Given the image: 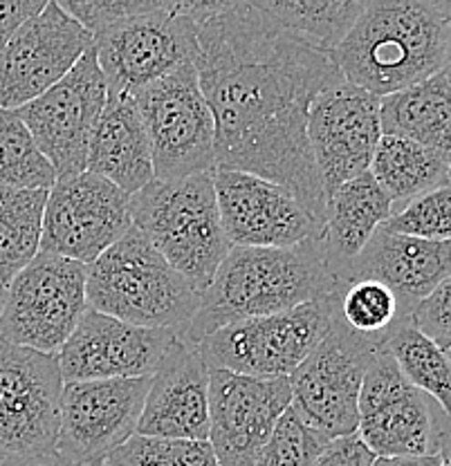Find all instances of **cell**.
<instances>
[{
    "mask_svg": "<svg viewBox=\"0 0 451 466\" xmlns=\"http://www.w3.org/2000/svg\"><path fill=\"white\" fill-rule=\"evenodd\" d=\"M196 46L193 66L216 121V168L281 184L326 225L308 110L319 92L343 79L333 55L281 32L241 0L196 23Z\"/></svg>",
    "mask_w": 451,
    "mask_h": 466,
    "instance_id": "6da1fadb",
    "label": "cell"
},
{
    "mask_svg": "<svg viewBox=\"0 0 451 466\" xmlns=\"http://www.w3.org/2000/svg\"><path fill=\"white\" fill-rule=\"evenodd\" d=\"M337 291L322 238L297 247H231L211 285L200 294V309L180 329V339L200 346L216 329L241 320L274 317Z\"/></svg>",
    "mask_w": 451,
    "mask_h": 466,
    "instance_id": "7a4b0ae2",
    "label": "cell"
},
{
    "mask_svg": "<svg viewBox=\"0 0 451 466\" xmlns=\"http://www.w3.org/2000/svg\"><path fill=\"white\" fill-rule=\"evenodd\" d=\"M447 27L436 0H368L333 61L343 81L384 99L443 70Z\"/></svg>",
    "mask_w": 451,
    "mask_h": 466,
    "instance_id": "3957f363",
    "label": "cell"
},
{
    "mask_svg": "<svg viewBox=\"0 0 451 466\" xmlns=\"http://www.w3.org/2000/svg\"><path fill=\"white\" fill-rule=\"evenodd\" d=\"M86 299L106 317L176 332L200 309V294L135 227L86 265Z\"/></svg>",
    "mask_w": 451,
    "mask_h": 466,
    "instance_id": "277c9868",
    "label": "cell"
},
{
    "mask_svg": "<svg viewBox=\"0 0 451 466\" xmlns=\"http://www.w3.org/2000/svg\"><path fill=\"white\" fill-rule=\"evenodd\" d=\"M133 227L198 294L211 285L231 242L222 229L213 173L153 179L128 202Z\"/></svg>",
    "mask_w": 451,
    "mask_h": 466,
    "instance_id": "5b68a950",
    "label": "cell"
},
{
    "mask_svg": "<svg viewBox=\"0 0 451 466\" xmlns=\"http://www.w3.org/2000/svg\"><path fill=\"white\" fill-rule=\"evenodd\" d=\"M153 150L155 179L216 171V121L193 63L133 95Z\"/></svg>",
    "mask_w": 451,
    "mask_h": 466,
    "instance_id": "8992f818",
    "label": "cell"
},
{
    "mask_svg": "<svg viewBox=\"0 0 451 466\" xmlns=\"http://www.w3.org/2000/svg\"><path fill=\"white\" fill-rule=\"evenodd\" d=\"M333 328V296L290 312L231 323L200 343L210 370L281 379L290 377L328 337Z\"/></svg>",
    "mask_w": 451,
    "mask_h": 466,
    "instance_id": "52a82bcc",
    "label": "cell"
},
{
    "mask_svg": "<svg viewBox=\"0 0 451 466\" xmlns=\"http://www.w3.org/2000/svg\"><path fill=\"white\" fill-rule=\"evenodd\" d=\"M86 312V265L41 251L7 285L0 339L59 354Z\"/></svg>",
    "mask_w": 451,
    "mask_h": 466,
    "instance_id": "ba28073f",
    "label": "cell"
},
{
    "mask_svg": "<svg viewBox=\"0 0 451 466\" xmlns=\"http://www.w3.org/2000/svg\"><path fill=\"white\" fill-rule=\"evenodd\" d=\"M451 417L429 395L406 381L389 350L368 366L360 395L357 437L375 458L438 455Z\"/></svg>",
    "mask_w": 451,
    "mask_h": 466,
    "instance_id": "9c48e42d",
    "label": "cell"
},
{
    "mask_svg": "<svg viewBox=\"0 0 451 466\" xmlns=\"http://www.w3.org/2000/svg\"><path fill=\"white\" fill-rule=\"evenodd\" d=\"M97 63L108 92L135 95L196 61V21L182 3L164 0L155 12L135 14L95 34Z\"/></svg>",
    "mask_w": 451,
    "mask_h": 466,
    "instance_id": "30bf717a",
    "label": "cell"
},
{
    "mask_svg": "<svg viewBox=\"0 0 451 466\" xmlns=\"http://www.w3.org/2000/svg\"><path fill=\"white\" fill-rule=\"evenodd\" d=\"M106 99L108 86L92 46L59 84L16 110L56 179L88 171L90 139Z\"/></svg>",
    "mask_w": 451,
    "mask_h": 466,
    "instance_id": "8fae6325",
    "label": "cell"
},
{
    "mask_svg": "<svg viewBox=\"0 0 451 466\" xmlns=\"http://www.w3.org/2000/svg\"><path fill=\"white\" fill-rule=\"evenodd\" d=\"M61 390L56 354L0 339V462L56 449Z\"/></svg>",
    "mask_w": 451,
    "mask_h": 466,
    "instance_id": "7c38bea8",
    "label": "cell"
},
{
    "mask_svg": "<svg viewBox=\"0 0 451 466\" xmlns=\"http://www.w3.org/2000/svg\"><path fill=\"white\" fill-rule=\"evenodd\" d=\"M126 196L101 175L59 177L47 191L41 251L90 265L133 229Z\"/></svg>",
    "mask_w": 451,
    "mask_h": 466,
    "instance_id": "4fadbf2b",
    "label": "cell"
},
{
    "mask_svg": "<svg viewBox=\"0 0 451 466\" xmlns=\"http://www.w3.org/2000/svg\"><path fill=\"white\" fill-rule=\"evenodd\" d=\"M375 350L333 325L328 337L290 375L292 410L326 440L357 435L360 395Z\"/></svg>",
    "mask_w": 451,
    "mask_h": 466,
    "instance_id": "5bb4252c",
    "label": "cell"
},
{
    "mask_svg": "<svg viewBox=\"0 0 451 466\" xmlns=\"http://www.w3.org/2000/svg\"><path fill=\"white\" fill-rule=\"evenodd\" d=\"M150 377L63 381L56 451L72 462L101 466L138 433Z\"/></svg>",
    "mask_w": 451,
    "mask_h": 466,
    "instance_id": "9a60e30c",
    "label": "cell"
},
{
    "mask_svg": "<svg viewBox=\"0 0 451 466\" xmlns=\"http://www.w3.org/2000/svg\"><path fill=\"white\" fill-rule=\"evenodd\" d=\"M382 139L380 99L362 87L339 81L314 96L308 110V142L323 193L371 171Z\"/></svg>",
    "mask_w": 451,
    "mask_h": 466,
    "instance_id": "2e32d148",
    "label": "cell"
},
{
    "mask_svg": "<svg viewBox=\"0 0 451 466\" xmlns=\"http://www.w3.org/2000/svg\"><path fill=\"white\" fill-rule=\"evenodd\" d=\"M92 46L95 36L61 3H47L0 52V108L18 110L41 96L59 84Z\"/></svg>",
    "mask_w": 451,
    "mask_h": 466,
    "instance_id": "e0dca14e",
    "label": "cell"
},
{
    "mask_svg": "<svg viewBox=\"0 0 451 466\" xmlns=\"http://www.w3.org/2000/svg\"><path fill=\"white\" fill-rule=\"evenodd\" d=\"M290 406V377L210 370V444L218 466H254Z\"/></svg>",
    "mask_w": 451,
    "mask_h": 466,
    "instance_id": "ac0fdd59",
    "label": "cell"
},
{
    "mask_svg": "<svg viewBox=\"0 0 451 466\" xmlns=\"http://www.w3.org/2000/svg\"><path fill=\"white\" fill-rule=\"evenodd\" d=\"M213 188L231 247L285 249L322 238V222L281 184L251 173L216 168Z\"/></svg>",
    "mask_w": 451,
    "mask_h": 466,
    "instance_id": "d6986e66",
    "label": "cell"
},
{
    "mask_svg": "<svg viewBox=\"0 0 451 466\" xmlns=\"http://www.w3.org/2000/svg\"><path fill=\"white\" fill-rule=\"evenodd\" d=\"M176 329H149L88 308L56 354L63 381L153 377L178 341Z\"/></svg>",
    "mask_w": 451,
    "mask_h": 466,
    "instance_id": "ffe728a7",
    "label": "cell"
},
{
    "mask_svg": "<svg viewBox=\"0 0 451 466\" xmlns=\"http://www.w3.org/2000/svg\"><path fill=\"white\" fill-rule=\"evenodd\" d=\"M138 435L210 440V368L200 348L178 337L150 377Z\"/></svg>",
    "mask_w": 451,
    "mask_h": 466,
    "instance_id": "44dd1931",
    "label": "cell"
},
{
    "mask_svg": "<svg viewBox=\"0 0 451 466\" xmlns=\"http://www.w3.org/2000/svg\"><path fill=\"white\" fill-rule=\"evenodd\" d=\"M451 274V242L377 229L339 276V285L373 279L391 288L409 314Z\"/></svg>",
    "mask_w": 451,
    "mask_h": 466,
    "instance_id": "7402d4cb",
    "label": "cell"
},
{
    "mask_svg": "<svg viewBox=\"0 0 451 466\" xmlns=\"http://www.w3.org/2000/svg\"><path fill=\"white\" fill-rule=\"evenodd\" d=\"M88 171L135 196L155 179L153 150L133 95L108 92L104 113L92 133Z\"/></svg>",
    "mask_w": 451,
    "mask_h": 466,
    "instance_id": "603a6c76",
    "label": "cell"
},
{
    "mask_svg": "<svg viewBox=\"0 0 451 466\" xmlns=\"http://www.w3.org/2000/svg\"><path fill=\"white\" fill-rule=\"evenodd\" d=\"M391 216V200L371 171L351 179L328 196L322 247L337 276V288L339 276L362 254L373 233Z\"/></svg>",
    "mask_w": 451,
    "mask_h": 466,
    "instance_id": "cb8c5ba5",
    "label": "cell"
},
{
    "mask_svg": "<svg viewBox=\"0 0 451 466\" xmlns=\"http://www.w3.org/2000/svg\"><path fill=\"white\" fill-rule=\"evenodd\" d=\"M382 135L411 139L451 157V84L443 72L380 99Z\"/></svg>",
    "mask_w": 451,
    "mask_h": 466,
    "instance_id": "d4e9b609",
    "label": "cell"
},
{
    "mask_svg": "<svg viewBox=\"0 0 451 466\" xmlns=\"http://www.w3.org/2000/svg\"><path fill=\"white\" fill-rule=\"evenodd\" d=\"M371 175L391 200L393 213H397L449 182V157L411 139L382 135L373 155Z\"/></svg>",
    "mask_w": 451,
    "mask_h": 466,
    "instance_id": "484cf974",
    "label": "cell"
},
{
    "mask_svg": "<svg viewBox=\"0 0 451 466\" xmlns=\"http://www.w3.org/2000/svg\"><path fill=\"white\" fill-rule=\"evenodd\" d=\"M406 320L411 314L395 291L380 280H351L333 294V325L375 350H386L389 339Z\"/></svg>",
    "mask_w": 451,
    "mask_h": 466,
    "instance_id": "4316f807",
    "label": "cell"
},
{
    "mask_svg": "<svg viewBox=\"0 0 451 466\" xmlns=\"http://www.w3.org/2000/svg\"><path fill=\"white\" fill-rule=\"evenodd\" d=\"M281 32L290 34L305 46L333 55L339 43L355 25L364 3L362 0H276V3H254Z\"/></svg>",
    "mask_w": 451,
    "mask_h": 466,
    "instance_id": "83f0119b",
    "label": "cell"
},
{
    "mask_svg": "<svg viewBox=\"0 0 451 466\" xmlns=\"http://www.w3.org/2000/svg\"><path fill=\"white\" fill-rule=\"evenodd\" d=\"M43 188H0V283L9 285L41 254Z\"/></svg>",
    "mask_w": 451,
    "mask_h": 466,
    "instance_id": "f1b7e54d",
    "label": "cell"
},
{
    "mask_svg": "<svg viewBox=\"0 0 451 466\" xmlns=\"http://www.w3.org/2000/svg\"><path fill=\"white\" fill-rule=\"evenodd\" d=\"M386 350L411 386L429 395L451 417V361L438 341L406 320L389 339Z\"/></svg>",
    "mask_w": 451,
    "mask_h": 466,
    "instance_id": "f546056e",
    "label": "cell"
},
{
    "mask_svg": "<svg viewBox=\"0 0 451 466\" xmlns=\"http://www.w3.org/2000/svg\"><path fill=\"white\" fill-rule=\"evenodd\" d=\"M56 173L16 110L0 108V188L50 191Z\"/></svg>",
    "mask_w": 451,
    "mask_h": 466,
    "instance_id": "4dcf8cb0",
    "label": "cell"
},
{
    "mask_svg": "<svg viewBox=\"0 0 451 466\" xmlns=\"http://www.w3.org/2000/svg\"><path fill=\"white\" fill-rule=\"evenodd\" d=\"M101 466H218L210 440H169L135 433Z\"/></svg>",
    "mask_w": 451,
    "mask_h": 466,
    "instance_id": "1f68e13d",
    "label": "cell"
},
{
    "mask_svg": "<svg viewBox=\"0 0 451 466\" xmlns=\"http://www.w3.org/2000/svg\"><path fill=\"white\" fill-rule=\"evenodd\" d=\"M328 444L331 440L305 424L290 406L254 466H314Z\"/></svg>",
    "mask_w": 451,
    "mask_h": 466,
    "instance_id": "d6a6232c",
    "label": "cell"
},
{
    "mask_svg": "<svg viewBox=\"0 0 451 466\" xmlns=\"http://www.w3.org/2000/svg\"><path fill=\"white\" fill-rule=\"evenodd\" d=\"M382 229L425 240L451 242V182H445L443 187L406 204L402 211L393 213Z\"/></svg>",
    "mask_w": 451,
    "mask_h": 466,
    "instance_id": "836d02e7",
    "label": "cell"
},
{
    "mask_svg": "<svg viewBox=\"0 0 451 466\" xmlns=\"http://www.w3.org/2000/svg\"><path fill=\"white\" fill-rule=\"evenodd\" d=\"M162 5L164 0H97V3H90V0H66V3H61V7L95 36L97 32L113 25L121 18L155 12Z\"/></svg>",
    "mask_w": 451,
    "mask_h": 466,
    "instance_id": "e575fe53",
    "label": "cell"
},
{
    "mask_svg": "<svg viewBox=\"0 0 451 466\" xmlns=\"http://www.w3.org/2000/svg\"><path fill=\"white\" fill-rule=\"evenodd\" d=\"M415 328L434 341L451 339V274L411 314Z\"/></svg>",
    "mask_w": 451,
    "mask_h": 466,
    "instance_id": "d590c367",
    "label": "cell"
},
{
    "mask_svg": "<svg viewBox=\"0 0 451 466\" xmlns=\"http://www.w3.org/2000/svg\"><path fill=\"white\" fill-rule=\"evenodd\" d=\"M375 453L357 435L334 440L323 449L314 466H373Z\"/></svg>",
    "mask_w": 451,
    "mask_h": 466,
    "instance_id": "8d00e7d4",
    "label": "cell"
},
{
    "mask_svg": "<svg viewBox=\"0 0 451 466\" xmlns=\"http://www.w3.org/2000/svg\"><path fill=\"white\" fill-rule=\"evenodd\" d=\"M43 0H0V52L27 21L46 9Z\"/></svg>",
    "mask_w": 451,
    "mask_h": 466,
    "instance_id": "74e56055",
    "label": "cell"
},
{
    "mask_svg": "<svg viewBox=\"0 0 451 466\" xmlns=\"http://www.w3.org/2000/svg\"><path fill=\"white\" fill-rule=\"evenodd\" d=\"M3 466H86L79 462H72L66 455L59 453L56 449L52 451H41V453L32 455H21V458H9L5 460Z\"/></svg>",
    "mask_w": 451,
    "mask_h": 466,
    "instance_id": "f35d334b",
    "label": "cell"
},
{
    "mask_svg": "<svg viewBox=\"0 0 451 466\" xmlns=\"http://www.w3.org/2000/svg\"><path fill=\"white\" fill-rule=\"evenodd\" d=\"M373 466H443L438 455H418V458H377Z\"/></svg>",
    "mask_w": 451,
    "mask_h": 466,
    "instance_id": "ab89813d",
    "label": "cell"
},
{
    "mask_svg": "<svg viewBox=\"0 0 451 466\" xmlns=\"http://www.w3.org/2000/svg\"><path fill=\"white\" fill-rule=\"evenodd\" d=\"M438 458H440V464H443V466H451V429L447 431V435L443 437V444H440Z\"/></svg>",
    "mask_w": 451,
    "mask_h": 466,
    "instance_id": "60d3db41",
    "label": "cell"
},
{
    "mask_svg": "<svg viewBox=\"0 0 451 466\" xmlns=\"http://www.w3.org/2000/svg\"><path fill=\"white\" fill-rule=\"evenodd\" d=\"M443 72L445 76H447V81L451 84V21H449V27H447V46H445V61H443Z\"/></svg>",
    "mask_w": 451,
    "mask_h": 466,
    "instance_id": "b9f144b4",
    "label": "cell"
},
{
    "mask_svg": "<svg viewBox=\"0 0 451 466\" xmlns=\"http://www.w3.org/2000/svg\"><path fill=\"white\" fill-rule=\"evenodd\" d=\"M436 7L443 12V16L447 18V21H451V0H436Z\"/></svg>",
    "mask_w": 451,
    "mask_h": 466,
    "instance_id": "7bdbcfd3",
    "label": "cell"
},
{
    "mask_svg": "<svg viewBox=\"0 0 451 466\" xmlns=\"http://www.w3.org/2000/svg\"><path fill=\"white\" fill-rule=\"evenodd\" d=\"M5 300H7V285L0 283V319H3L5 312Z\"/></svg>",
    "mask_w": 451,
    "mask_h": 466,
    "instance_id": "ee69618b",
    "label": "cell"
},
{
    "mask_svg": "<svg viewBox=\"0 0 451 466\" xmlns=\"http://www.w3.org/2000/svg\"><path fill=\"white\" fill-rule=\"evenodd\" d=\"M438 343H440V348L445 350V354H447L449 361H451V339H449V341H438Z\"/></svg>",
    "mask_w": 451,
    "mask_h": 466,
    "instance_id": "f6af8a7d",
    "label": "cell"
},
{
    "mask_svg": "<svg viewBox=\"0 0 451 466\" xmlns=\"http://www.w3.org/2000/svg\"><path fill=\"white\" fill-rule=\"evenodd\" d=\"M449 182H451V157H449Z\"/></svg>",
    "mask_w": 451,
    "mask_h": 466,
    "instance_id": "bcb514c9",
    "label": "cell"
},
{
    "mask_svg": "<svg viewBox=\"0 0 451 466\" xmlns=\"http://www.w3.org/2000/svg\"><path fill=\"white\" fill-rule=\"evenodd\" d=\"M0 466H3V462H0Z\"/></svg>",
    "mask_w": 451,
    "mask_h": 466,
    "instance_id": "7dc6e473",
    "label": "cell"
}]
</instances>
